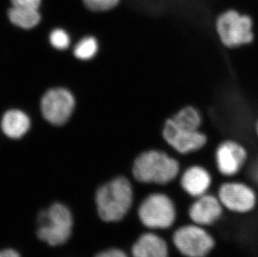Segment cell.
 Returning <instances> with one entry per match:
<instances>
[{
	"mask_svg": "<svg viewBox=\"0 0 258 257\" xmlns=\"http://www.w3.org/2000/svg\"><path fill=\"white\" fill-rule=\"evenodd\" d=\"M215 29L220 40L228 48H236L253 41V19L234 9L223 11L217 16Z\"/></svg>",
	"mask_w": 258,
	"mask_h": 257,
	"instance_id": "4",
	"label": "cell"
},
{
	"mask_svg": "<svg viewBox=\"0 0 258 257\" xmlns=\"http://www.w3.org/2000/svg\"><path fill=\"white\" fill-rule=\"evenodd\" d=\"M137 215L142 225L147 228L167 229L175 221V206L166 195L151 194L142 201Z\"/></svg>",
	"mask_w": 258,
	"mask_h": 257,
	"instance_id": "6",
	"label": "cell"
},
{
	"mask_svg": "<svg viewBox=\"0 0 258 257\" xmlns=\"http://www.w3.org/2000/svg\"><path fill=\"white\" fill-rule=\"evenodd\" d=\"M11 5L15 7L28 8L39 10L42 0H10Z\"/></svg>",
	"mask_w": 258,
	"mask_h": 257,
	"instance_id": "21",
	"label": "cell"
},
{
	"mask_svg": "<svg viewBox=\"0 0 258 257\" xmlns=\"http://www.w3.org/2000/svg\"><path fill=\"white\" fill-rule=\"evenodd\" d=\"M93 257H129V255L119 246H110L99 250Z\"/></svg>",
	"mask_w": 258,
	"mask_h": 257,
	"instance_id": "20",
	"label": "cell"
},
{
	"mask_svg": "<svg viewBox=\"0 0 258 257\" xmlns=\"http://www.w3.org/2000/svg\"><path fill=\"white\" fill-rule=\"evenodd\" d=\"M76 108V96L70 89L63 86L49 88L39 101L41 116L54 126L67 124L73 116Z\"/></svg>",
	"mask_w": 258,
	"mask_h": 257,
	"instance_id": "5",
	"label": "cell"
},
{
	"mask_svg": "<svg viewBox=\"0 0 258 257\" xmlns=\"http://www.w3.org/2000/svg\"><path fill=\"white\" fill-rule=\"evenodd\" d=\"M32 118L20 108H10L0 118V133L6 138L19 141L24 138L32 128Z\"/></svg>",
	"mask_w": 258,
	"mask_h": 257,
	"instance_id": "11",
	"label": "cell"
},
{
	"mask_svg": "<svg viewBox=\"0 0 258 257\" xmlns=\"http://www.w3.org/2000/svg\"><path fill=\"white\" fill-rule=\"evenodd\" d=\"M85 7L90 12L106 13L114 9L119 5L121 0H82Z\"/></svg>",
	"mask_w": 258,
	"mask_h": 257,
	"instance_id": "19",
	"label": "cell"
},
{
	"mask_svg": "<svg viewBox=\"0 0 258 257\" xmlns=\"http://www.w3.org/2000/svg\"><path fill=\"white\" fill-rule=\"evenodd\" d=\"M7 19L18 29L31 30L40 25L42 15L39 10L11 6L7 10Z\"/></svg>",
	"mask_w": 258,
	"mask_h": 257,
	"instance_id": "15",
	"label": "cell"
},
{
	"mask_svg": "<svg viewBox=\"0 0 258 257\" xmlns=\"http://www.w3.org/2000/svg\"><path fill=\"white\" fill-rule=\"evenodd\" d=\"M166 241L153 233H144L132 246V257H168Z\"/></svg>",
	"mask_w": 258,
	"mask_h": 257,
	"instance_id": "13",
	"label": "cell"
},
{
	"mask_svg": "<svg viewBox=\"0 0 258 257\" xmlns=\"http://www.w3.org/2000/svg\"><path fill=\"white\" fill-rule=\"evenodd\" d=\"M162 137L171 148L184 155L199 151L207 142V136L199 128L180 124L172 118L164 123Z\"/></svg>",
	"mask_w": 258,
	"mask_h": 257,
	"instance_id": "7",
	"label": "cell"
},
{
	"mask_svg": "<svg viewBox=\"0 0 258 257\" xmlns=\"http://www.w3.org/2000/svg\"><path fill=\"white\" fill-rule=\"evenodd\" d=\"M180 165L168 154L156 149H147L135 158L132 176L142 184H166L177 176Z\"/></svg>",
	"mask_w": 258,
	"mask_h": 257,
	"instance_id": "3",
	"label": "cell"
},
{
	"mask_svg": "<svg viewBox=\"0 0 258 257\" xmlns=\"http://www.w3.org/2000/svg\"><path fill=\"white\" fill-rule=\"evenodd\" d=\"M222 208L221 202L212 196L203 195L190 209V217L198 225H211L220 218Z\"/></svg>",
	"mask_w": 258,
	"mask_h": 257,
	"instance_id": "12",
	"label": "cell"
},
{
	"mask_svg": "<svg viewBox=\"0 0 258 257\" xmlns=\"http://www.w3.org/2000/svg\"><path fill=\"white\" fill-rule=\"evenodd\" d=\"M134 198V187L129 176L116 175L103 182L95 189V213L104 223H119L130 213Z\"/></svg>",
	"mask_w": 258,
	"mask_h": 257,
	"instance_id": "1",
	"label": "cell"
},
{
	"mask_svg": "<svg viewBox=\"0 0 258 257\" xmlns=\"http://www.w3.org/2000/svg\"><path fill=\"white\" fill-rule=\"evenodd\" d=\"M171 118L178 123L193 128H200L202 125V120L200 113L192 106L184 107Z\"/></svg>",
	"mask_w": 258,
	"mask_h": 257,
	"instance_id": "18",
	"label": "cell"
},
{
	"mask_svg": "<svg viewBox=\"0 0 258 257\" xmlns=\"http://www.w3.org/2000/svg\"><path fill=\"white\" fill-rule=\"evenodd\" d=\"M256 135H257V137H258V121H257V123H256Z\"/></svg>",
	"mask_w": 258,
	"mask_h": 257,
	"instance_id": "24",
	"label": "cell"
},
{
	"mask_svg": "<svg viewBox=\"0 0 258 257\" xmlns=\"http://www.w3.org/2000/svg\"><path fill=\"white\" fill-rule=\"evenodd\" d=\"M181 186L191 197H200L209 189L212 178L209 172L201 166H192L185 170L181 177Z\"/></svg>",
	"mask_w": 258,
	"mask_h": 257,
	"instance_id": "14",
	"label": "cell"
},
{
	"mask_svg": "<svg viewBox=\"0 0 258 257\" xmlns=\"http://www.w3.org/2000/svg\"><path fill=\"white\" fill-rule=\"evenodd\" d=\"M252 175H253L254 179L258 182V162L256 163L255 167H254Z\"/></svg>",
	"mask_w": 258,
	"mask_h": 257,
	"instance_id": "23",
	"label": "cell"
},
{
	"mask_svg": "<svg viewBox=\"0 0 258 257\" xmlns=\"http://www.w3.org/2000/svg\"><path fill=\"white\" fill-rule=\"evenodd\" d=\"M76 216L71 206L54 201L40 209L34 222L37 240L50 248L63 247L73 237Z\"/></svg>",
	"mask_w": 258,
	"mask_h": 257,
	"instance_id": "2",
	"label": "cell"
},
{
	"mask_svg": "<svg viewBox=\"0 0 258 257\" xmlns=\"http://www.w3.org/2000/svg\"><path fill=\"white\" fill-rule=\"evenodd\" d=\"M100 42L99 39L92 34H87L81 37L71 47V52L74 57L79 60L88 62L98 55L100 52Z\"/></svg>",
	"mask_w": 258,
	"mask_h": 257,
	"instance_id": "16",
	"label": "cell"
},
{
	"mask_svg": "<svg viewBox=\"0 0 258 257\" xmlns=\"http://www.w3.org/2000/svg\"><path fill=\"white\" fill-rule=\"evenodd\" d=\"M0 257H24L20 250L14 246L3 248L0 250Z\"/></svg>",
	"mask_w": 258,
	"mask_h": 257,
	"instance_id": "22",
	"label": "cell"
},
{
	"mask_svg": "<svg viewBox=\"0 0 258 257\" xmlns=\"http://www.w3.org/2000/svg\"><path fill=\"white\" fill-rule=\"evenodd\" d=\"M246 150L236 141H224L217 147L216 151L217 168L226 176H231L238 173L246 162Z\"/></svg>",
	"mask_w": 258,
	"mask_h": 257,
	"instance_id": "10",
	"label": "cell"
},
{
	"mask_svg": "<svg viewBox=\"0 0 258 257\" xmlns=\"http://www.w3.org/2000/svg\"><path fill=\"white\" fill-rule=\"evenodd\" d=\"M173 240L178 250L187 257H205L214 246L212 236L197 226H185L178 229Z\"/></svg>",
	"mask_w": 258,
	"mask_h": 257,
	"instance_id": "8",
	"label": "cell"
},
{
	"mask_svg": "<svg viewBox=\"0 0 258 257\" xmlns=\"http://www.w3.org/2000/svg\"><path fill=\"white\" fill-rule=\"evenodd\" d=\"M48 40L53 49L58 51H66L73 46V39L67 29L63 27H54L49 31Z\"/></svg>",
	"mask_w": 258,
	"mask_h": 257,
	"instance_id": "17",
	"label": "cell"
},
{
	"mask_svg": "<svg viewBox=\"0 0 258 257\" xmlns=\"http://www.w3.org/2000/svg\"><path fill=\"white\" fill-rule=\"evenodd\" d=\"M220 202L236 212H247L256 204V195L246 184L231 182L222 184L219 189Z\"/></svg>",
	"mask_w": 258,
	"mask_h": 257,
	"instance_id": "9",
	"label": "cell"
}]
</instances>
